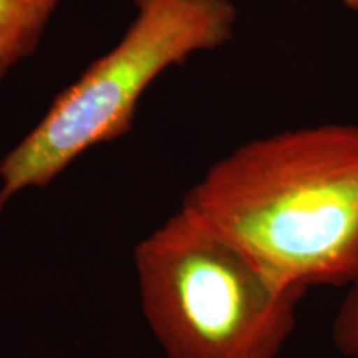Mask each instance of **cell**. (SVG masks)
<instances>
[{
	"instance_id": "cell-1",
	"label": "cell",
	"mask_w": 358,
	"mask_h": 358,
	"mask_svg": "<svg viewBox=\"0 0 358 358\" xmlns=\"http://www.w3.org/2000/svg\"><path fill=\"white\" fill-rule=\"evenodd\" d=\"M199 214L268 271L358 284V124L287 129L237 146L187 191Z\"/></svg>"
},
{
	"instance_id": "cell-2",
	"label": "cell",
	"mask_w": 358,
	"mask_h": 358,
	"mask_svg": "<svg viewBox=\"0 0 358 358\" xmlns=\"http://www.w3.org/2000/svg\"><path fill=\"white\" fill-rule=\"evenodd\" d=\"M134 268L168 358H277L307 292L182 204L140 241Z\"/></svg>"
},
{
	"instance_id": "cell-3",
	"label": "cell",
	"mask_w": 358,
	"mask_h": 358,
	"mask_svg": "<svg viewBox=\"0 0 358 358\" xmlns=\"http://www.w3.org/2000/svg\"><path fill=\"white\" fill-rule=\"evenodd\" d=\"M232 0H136L118 43L64 90L0 161V211L19 192L45 187L92 148L129 133L146 90L171 66L232 38Z\"/></svg>"
},
{
	"instance_id": "cell-4",
	"label": "cell",
	"mask_w": 358,
	"mask_h": 358,
	"mask_svg": "<svg viewBox=\"0 0 358 358\" xmlns=\"http://www.w3.org/2000/svg\"><path fill=\"white\" fill-rule=\"evenodd\" d=\"M65 0H0V80L37 50Z\"/></svg>"
},
{
	"instance_id": "cell-5",
	"label": "cell",
	"mask_w": 358,
	"mask_h": 358,
	"mask_svg": "<svg viewBox=\"0 0 358 358\" xmlns=\"http://www.w3.org/2000/svg\"><path fill=\"white\" fill-rule=\"evenodd\" d=\"M332 342L343 358H358V284L352 285L334 315Z\"/></svg>"
},
{
	"instance_id": "cell-6",
	"label": "cell",
	"mask_w": 358,
	"mask_h": 358,
	"mask_svg": "<svg viewBox=\"0 0 358 358\" xmlns=\"http://www.w3.org/2000/svg\"><path fill=\"white\" fill-rule=\"evenodd\" d=\"M347 8H352V10H358V0H340Z\"/></svg>"
}]
</instances>
